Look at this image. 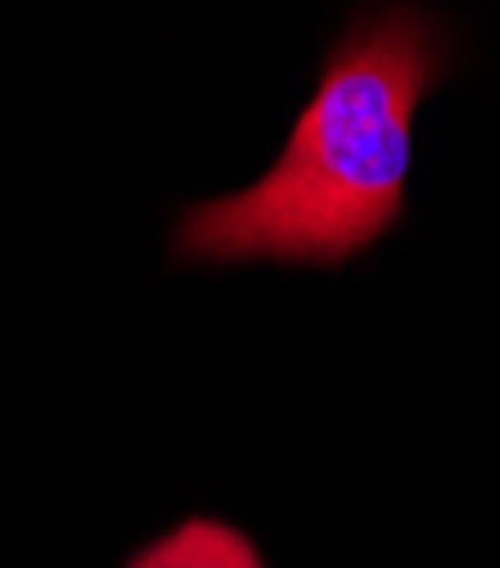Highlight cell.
<instances>
[{"instance_id": "obj_1", "label": "cell", "mask_w": 500, "mask_h": 568, "mask_svg": "<svg viewBox=\"0 0 500 568\" xmlns=\"http://www.w3.org/2000/svg\"><path fill=\"white\" fill-rule=\"evenodd\" d=\"M451 73V28L415 0L356 14L329 45L271 172L181 207V266H347L406 217L410 131Z\"/></svg>"}, {"instance_id": "obj_2", "label": "cell", "mask_w": 500, "mask_h": 568, "mask_svg": "<svg viewBox=\"0 0 500 568\" xmlns=\"http://www.w3.org/2000/svg\"><path fill=\"white\" fill-rule=\"evenodd\" d=\"M122 568H266V555L244 528L212 515H190L163 537L145 541Z\"/></svg>"}]
</instances>
